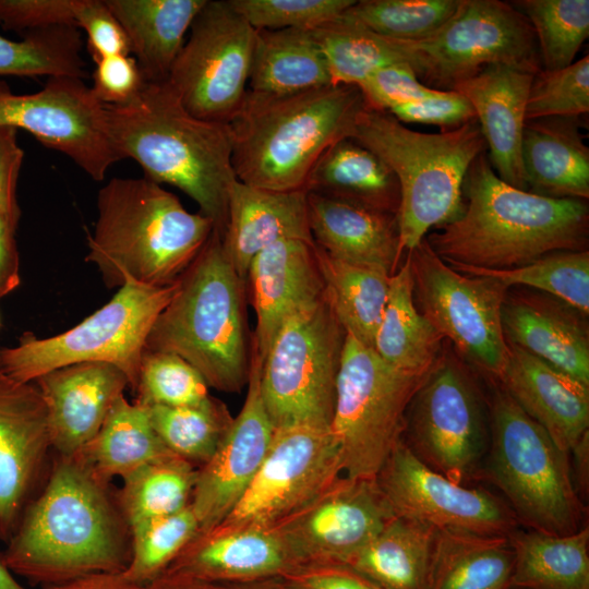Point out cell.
Returning a JSON list of instances; mask_svg holds the SVG:
<instances>
[{
  "label": "cell",
  "instance_id": "cell-13",
  "mask_svg": "<svg viewBox=\"0 0 589 589\" xmlns=\"http://www.w3.org/2000/svg\"><path fill=\"white\" fill-rule=\"evenodd\" d=\"M406 47L419 80L440 91H452L491 64L532 74L542 70L531 24L513 4L500 0H460L435 34L406 41Z\"/></svg>",
  "mask_w": 589,
  "mask_h": 589
},
{
  "label": "cell",
  "instance_id": "cell-21",
  "mask_svg": "<svg viewBox=\"0 0 589 589\" xmlns=\"http://www.w3.org/2000/svg\"><path fill=\"white\" fill-rule=\"evenodd\" d=\"M50 447L47 410L37 385L0 372V540L5 543L31 501Z\"/></svg>",
  "mask_w": 589,
  "mask_h": 589
},
{
  "label": "cell",
  "instance_id": "cell-63",
  "mask_svg": "<svg viewBox=\"0 0 589 589\" xmlns=\"http://www.w3.org/2000/svg\"><path fill=\"white\" fill-rule=\"evenodd\" d=\"M0 589H26L13 576L0 552Z\"/></svg>",
  "mask_w": 589,
  "mask_h": 589
},
{
  "label": "cell",
  "instance_id": "cell-52",
  "mask_svg": "<svg viewBox=\"0 0 589 589\" xmlns=\"http://www.w3.org/2000/svg\"><path fill=\"white\" fill-rule=\"evenodd\" d=\"M75 26L86 35V47L94 62L130 55L128 37L105 0H76Z\"/></svg>",
  "mask_w": 589,
  "mask_h": 589
},
{
  "label": "cell",
  "instance_id": "cell-50",
  "mask_svg": "<svg viewBox=\"0 0 589 589\" xmlns=\"http://www.w3.org/2000/svg\"><path fill=\"white\" fill-rule=\"evenodd\" d=\"M256 31L313 29L339 17L354 0H229Z\"/></svg>",
  "mask_w": 589,
  "mask_h": 589
},
{
  "label": "cell",
  "instance_id": "cell-14",
  "mask_svg": "<svg viewBox=\"0 0 589 589\" xmlns=\"http://www.w3.org/2000/svg\"><path fill=\"white\" fill-rule=\"evenodd\" d=\"M407 255L420 313L452 341L461 359L497 380L508 353L502 326L508 288L492 277L454 269L425 238Z\"/></svg>",
  "mask_w": 589,
  "mask_h": 589
},
{
  "label": "cell",
  "instance_id": "cell-1",
  "mask_svg": "<svg viewBox=\"0 0 589 589\" xmlns=\"http://www.w3.org/2000/svg\"><path fill=\"white\" fill-rule=\"evenodd\" d=\"M462 211L426 235L446 263L508 269L560 251L587 250L589 209L584 200L555 199L503 181L482 153L462 183Z\"/></svg>",
  "mask_w": 589,
  "mask_h": 589
},
{
  "label": "cell",
  "instance_id": "cell-12",
  "mask_svg": "<svg viewBox=\"0 0 589 589\" xmlns=\"http://www.w3.org/2000/svg\"><path fill=\"white\" fill-rule=\"evenodd\" d=\"M402 441L457 484L478 481L490 446V412L462 359L442 351L406 413Z\"/></svg>",
  "mask_w": 589,
  "mask_h": 589
},
{
  "label": "cell",
  "instance_id": "cell-58",
  "mask_svg": "<svg viewBox=\"0 0 589 589\" xmlns=\"http://www.w3.org/2000/svg\"><path fill=\"white\" fill-rule=\"evenodd\" d=\"M19 224L0 214V300L21 284L15 231Z\"/></svg>",
  "mask_w": 589,
  "mask_h": 589
},
{
  "label": "cell",
  "instance_id": "cell-31",
  "mask_svg": "<svg viewBox=\"0 0 589 589\" xmlns=\"http://www.w3.org/2000/svg\"><path fill=\"white\" fill-rule=\"evenodd\" d=\"M122 26L145 83H163L206 0H105Z\"/></svg>",
  "mask_w": 589,
  "mask_h": 589
},
{
  "label": "cell",
  "instance_id": "cell-47",
  "mask_svg": "<svg viewBox=\"0 0 589 589\" xmlns=\"http://www.w3.org/2000/svg\"><path fill=\"white\" fill-rule=\"evenodd\" d=\"M129 531L130 558L121 574L131 582L145 586L167 569L200 531V525L191 505H188L172 515L145 521Z\"/></svg>",
  "mask_w": 589,
  "mask_h": 589
},
{
  "label": "cell",
  "instance_id": "cell-37",
  "mask_svg": "<svg viewBox=\"0 0 589 589\" xmlns=\"http://www.w3.org/2000/svg\"><path fill=\"white\" fill-rule=\"evenodd\" d=\"M510 589H589V527L569 534L519 528L508 536Z\"/></svg>",
  "mask_w": 589,
  "mask_h": 589
},
{
  "label": "cell",
  "instance_id": "cell-59",
  "mask_svg": "<svg viewBox=\"0 0 589 589\" xmlns=\"http://www.w3.org/2000/svg\"><path fill=\"white\" fill-rule=\"evenodd\" d=\"M41 589H144V586L131 582L121 573H97Z\"/></svg>",
  "mask_w": 589,
  "mask_h": 589
},
{
  "label": "cell",
  "instance_id": "cell-23",
  "mask_svg": "<svg viewBox=\"0 0 589 589\" xmlns=\"http://www.w3.org/2000/svg\"><path fill=\"white\" fill-rule=\"evenodd\" d=\"M298 564L273 527L219 524L199 531L165 572L240 584L281 577Z\"/></svg>",
  "mask_w": 589,
  "mask_h": 589
},
{
  "label": "cell",
  "instance_id": "cell-30",
  "mask_svg": "<svg viewBox=\"0 0 589 589\" xmlns=\"http://www.w3.org/2000/svg\"><path fill=\"white\" fill-rule=\"evenodd\" d=\"M580 117L526 120L521 164L527 191L555 199L588 200L589 148Z\"/></svg>",
  "mask_w": 589,
  "mask_h": 589
},
{
  "label": "cell",
  "instance_id": "cell-38",
  "mask_svg": "<svg viewBox=\"0 0 589 589\" xmlns=\"http://www.w3.org/2000/svg\"><path fill=\"white\" fill-rule=\"evenodd\" d=\"M436 529L394 516L345 563L382 589H425Z\"/></svg>",
  "mask_w": 589,
  "mask_h": 589
},
{
  "label": "cell",
  "instance_id": "cell-61",
  "mask_svg": "<svg viewBox=\"0 0 589 589\" xmlns=\"http://www.w3.org/2000/svg\"><path fill=\"white\" fill-rule=\"evenodd\" d=\"M570 454L574 456V468L572 469L573 480L582 500L588 495L589 432L574 446Z\"/></svg>",
  "mask_w": 589,
  "mask_h": 589
},
{
  "label": "cell",
  "instance_id": "cell-25",
  "mask_svg": "<svg viewBox=\"0 0 589 589\" xmlns=\"http://www.w3.org/2000/svg\"><path fill=\"white\" fill-rule=\"evenodd\" d=\"M507 345L506 363L495 381L545 430L558 449L569 455L589 432V386L526 350Z\"/></svg>",
  "mask_w": 589,
  "mask_h": 589
},
{
  "label": "cell",
  "instance_id": "cell-5",
  "mask_svg": "<svg viewBox=\"0 0 589 589\" xmlns=\"http://www.w3.org/2000/svg\"><path fill=\"white\" fill-rule=\"evenodd\" d=\"M364 108L356 85L292 95L247 89L229 122L237 179L272 191L304 189L317 159L335 142L350 137Z\"/></svg>",
  "mask_w": 589,
  "mask_h": 589
},
{
  "label": "cell",
  "instance_id": "cell-10",
  "mask_svg": "<svg viewBox=\"0 0 589 589\" xmlns=\"http://www.w3.org/2000/svg\"><path fill=\"white\" fill-rule=\"evenodd\" d=\"M346 330L325 296L291 315L261 366V396L275 429L330 428Z\"/></svg>",
  "mask_w": 589,
  "mask_h": 589
},
{
  "label": "cell",
  "instance_id": "cell-4",
  "mask_svg": "<svg viewBox=\"0 0 589 589\" xmlns=\"http://www.w3.org/2000/svg\"><path fill=\"white\" fill-rule=\"evenodd\" d=\"M215 230L160 184L112 178L98 192L97 219L86 262L108 288L134 283L165 287L178 281Z\"/></svg>",
  "mask_w": 589,
  "mask_h": 589
},
{
  "label": "cell",
  "instance_id": "cell-33",
  "mask_svg": "<svg viewBox=\"0 0 589 589\" xmlns=\"http://www.w3.org/2000/svg\"><path fill=\"white\" fill-rule=\"evenodd\" d=\"M169 455L172 453L153 429L147 408L122 395L96 435L72 458L108 488L115 477L123 479L140 467Z\"/></svg>",
  "mask_w": 589,
  "mask_h": 589
},
{
  "label": "cell",
  "instance_id": "cell-36",
  "mask_svg": "<svg viewBox=\"0 0 589 589\" xmlns=\"http://www.w3.org/2000/svg\"><path fill=\"white\" fill-rule=\"evenodd\" d=\"M443 336L420 313L413 299L408 255L390 276L384 312L373 350L389 365L412 373L432 369L443 348Z\"/></svg>",
  "mask_w": 589,
  "mask_h": 589
},
{
  "label": "cell",
  "instance_id": "cell-44",
  "mask_svg": "<svg viewBox=\"0 0 589 589\" xmlns=\"http://www.w3.org/2000/svg\"><path fill=\"white\" fill-rule=\"evenodd\" d=\"M83 40L75 26H56L12 40L0 35V75L85 79Z\"/></svg>",
  "mask_w": 589,
  "mask_h": 589
},
{
  "label": "cell",
  "instance_id": "cell-57",
  "mask_svg": "<svg viewBox=\"0 0 589 589\" xmlns=\"http://www.w3.org/2000/svg\"><path fill=\"white\" fill-rule=\"evenodd\" d=\"M23 158L17 129L0 125V214L16 224L22 214L16 200V184Z\"/></svg>",
  "mask_w": 589,
  "mask_h": 589
},
{
  "label": "cell",
  "instance_id": "cell-7",
  "mask_svg": "<svg viewBox=\"0 0 589 589\" xmlns=\"http://www.w3.org/2000/svg\"><path fill=\"white\" fill-rule=\"evenodd\" d=\"M350 139L376 154L395 175L400 193L397 223L402 252L411 251L431 229L462 211V183L486 144L477 119L458 128L423 133L385 111L364 108Z\"/></svg>",
  "mask_w": 589,
  "mask_h": 589
},
{
  "label": "cell",
  "instance_id": "cell-20",
  "mask_svg": "<svg viewBox=\"0 0 589 589\" xmlns=\"http://www.w3.org/2000/svg\"><path fill=\"white\" fill-rule=\"evenodd\" d=\"M262 359L251 344L248 390L239 413L213 456L197 468L190 505L200 531L220 524L238 504L263 464L275 428L260 388Z\"/></svg>",
  "mask_w": 589,
  "mask_h": 589
},
{
  "label": "cell",
  "instance_id": "cell-32",
  "mask_svg": "<svg viewBox=\"0 0 589 589\" xmlns=\"http://www.w3.org/2000/svg\"><path fill=\"white\" fill-rule=\"evenodd\" d=\"M304 190L397 215L398 181L372 151L346 137L330 145L311 169Z\"/></svg>",
  "mask_w": 589,
  "mask_h": 589
},
{
  "label": "cell",
  "instance_id": "cell-28",
  "mask_svg": "<svg viewBox=\"0 0 589 589\" xmlns=\"http://www.w3.org/2000/svg\"><path fill=\"white\" fill-rule=\"evenodd\" d=\"M306 194L304 189L272 191L239 180L231 184L220 239L226 257L244 284L253 257L267 247L284 239L314 243Z\"/></svg>",
  "mask_w": 589,
  "mask_h": 589
},
{
  "label": "cell",
  "instance_id": "cell-51",
  "mask_svg": "<svg viewBox=\"0 0 589 589\" xmlns=\"http://www.w3.org/2000/svg\"><path fill=\"white\" fill-rule=\"evenodd\" d=\"M358 88L366 108L385 112L440 91L423 84L408 64L382 68L361 82Z\"/></svg>",
  "mask_w": 589,
  "mask_h": 589
},
{
  "label": "cell",
  "instance_id": "cell-34",
  "mask_svg": "<svg viewBox=\"0 0 589 589\" xmlns=\"http://www.w3.org/2000/svg\"><path fill=\"white\" fill-rule=\"evenodd\" d=\"M508 537L436 530L425 589H510Z\"/></svg>",
  "mask_w": 589,
  "mask_h": 589
},
{
  "label": "cell",
  "instance_id": "cell-41",
  "mask_svg": "<svg viewBox=\"0 0 589 589\" xmlns=\"http://www.w3.org/2000/svg\"><path fill=\"white\" fill-rule=\"evenodd\" d=\"M196 471L197 467L172 454L124 477L118 507L129 530L190 505Z\"/></svg>",
  "mask_w": 589,
  "mask_h": 589
},
{
  "label": "cell",
  "instance_id": "cell-60",
  "mask_svg": "<svg viewBox=\"0 0 589 589\" xmlns=\"http://www.w3.org/2000/svg\"><path fill=\"white\" fill-rule=\"evenodd\" d=\"M144 589H225L221 584L206 581L191 576L164 572L144 586Z\"/></svg>",
  "mask_w": 589,
  "mask_h": 589
},
{
  "label": "cell",
  "instance_id": "cell-49",
  "mask_svg": "<svg viewBox=\"0 0 589 589\" xmlns=\"http://www.w3.org/2000/svg\"><path fill=\"white\" fill-rule=\"evenodd\" d=\"M589 111V57L533 75L526 105V120L581 117Z\"/></svg>",
  "mask_w": 589,
  "mask_h": 589
},
{
  "label": "cell",
  "instance_id": "cell-3",
  "mask_svg": "<svg viewBox=\"0 0 589 589\" xmlns=\"http://www.w3.org/2000/svg\"><path fill=\"white\" fill-rule=\"evenodd\" d=\"M105 121L122 159L135 160L151 181L181 190L223 235L228 192L238 180L229 123L194 117L167 82L146 83L128 105H105Z\"/></svg>",
  "mask_w": 589,
  "mask_h": 589
},
{
  "label": "cell",
  "instance_id": "cell-8",
  "mask_svg": "<svg viewBox=\"0 0 589 589\" xmlns=\"http://www.w3.org/2000/svg\"><path fill=\"white\" fill-rule=\"evenodd\" d=\"M489 402L490 446L479 480L496 486L519 525L549 534L585 527L569 455L498 384Z\"/></svg>",
  "mask_w": 589,
  "mask_h": 589
},
{
  "label": "cell",
  "instance_id": "cell-48",
  "mask_svg": "<svg viewBox=\"0 0 589 589\" xmlns=\"http://www.w3.org/2000/svg\"><path fill=\"white\" fill-rule=\"evenodd\" d=\"M202 374L178 354L144 350L134 401L143 406L199 405L211 395Z\"/></svg>",
  "mask_w": 589,
  "mask_h": 589
},
{
  "label": "cell",
  "instance_id": "cell-11",
  "mask_svg": "<svg viewBox=\"0 0 589 589\" xmlns=\"http://www.w3.org/2000/svg\"><path fill=\"white\" fill-rule=\"evenodd\" d=\"M429 372L398 370L346 334L329 428L345 476L376 478L402 438L408 407Z\"/></svg>",
  "mask_w": 589,
  "mask_h": 589
},
{
  "label": "cell",
  "instance_id": "cell-16",
  "mask_svg": "<svg viewBox=\"0 0 589 589\" xmlns=\"http://www.w3.org/2000/svg\"><path fill=\"white\" fill-rule=\"evenodd\" d=\"M0 125L29 132L95 181L122 160L107 133L105 105L83 79L48 77L40 91L22 95L0 81Z\"/></svg>",
  "mask_w": 589,
  "mask_h": 589
},
{
  "label": "cell",
  "instance_id": "cell-29",
  "mask_svg": "<svg viewBox=\"0 0 589 589\" xmlns=\"http://www.w3.org/2000/svg\"><path fill=\"white\" fill-rule=\"evenodd\" d=\"M306 199L315 245L350 264L396 272L404 253L396 214L315 193Z\"/></svg>",
  "mask_w": 589,
  "mask_h": 589
},
{
  "label": "cell",
  "instance_id": "cell-62",
  "mask_svg": "<svg viewBox=\"0 0 589 589\" xmlns=\"http://www.w3.org/2000/svg\"><path fill=\"white\" fill-rule=\"evenodd\" d=\"M225 589H296L280 577L240 584H221Z\"/></svg>",
  "mask_w": 589,
  "mask_h": 589
},
{
  "label": "cell",
  "instance_id": "cell-35",
  "mask_svg": "<svg viewBox=\"0 0 589 589\" xmlns=\"http://www.w3.org/2000/svg\"><path fill=\"white\" fill-rule=\"evenodd\" d=\"M249 91L292 95L333 85L323 50L311 29L256 31Z\"/></svg>",
  "mask_w": 589,
  "mask_h": 589
},
{
  "label": "cell",
  "instance_id": "cell-54",
  "mask_svg": "<svg viewBox=\"0 0 589 589\" xmlns=\"http://www.w3.org/2000/svg\"><path fill=\"white\" fill-rule=\"evenodd\" d=\"M388 113L401 123L434 124L441 131L458 128L476 119L471 104L454 91H438L432 96L395 106Z\"/></svg>",
  "mask_w": 589,
  "mask_h": 589
},
{
  "label": "cell",
  "instance_id": "cell-53",
  "mask_svg": "<svg viewBox=\"0 0 589 589\" xmlns=\"http://www.w3.org/2000/svg\"><path fill=\"white\" fill-rule=\"evenodd\" d=\"M75 4L76 0H0V27L27 34L75 26Z\"/></svg>",
  "mask_w": 589,
  "mask_h": 589
},
{
  "label": "cell",
  "instance_id": "cell-42",
  "mask_svg": "<svg viewBox=\"0 0 589 589\" xmlns=\"http://www.w3.org/2000/svg\"><path fill=\"white\" fill-rule=\"evenodd\" d=\"M473 276H489L509 289L525 286L552 296L579 312L589 313V251H560L508 269H486L447 263Z\"/></svg>",
  "mask_w": 589,
  "mask_h": 589
},
{
  "label": "cell",
  "instance_id": "cell-45",
  "mask_svg": "<svg viewBox=\"0 0 589 589\" xmlns=\"http://www.w3.org/2000/svg\"><path fill=\"white\" fill-rule=\"evenodd\" d=\"M512 4L529 21L542 70L570 65L589 36L588 0H520Z\"/></svg>",
  "mask_w": 589,
  "mask_h": 589
},
{
  "label": "cell",
  "instance_id": "cell-46",
  "mask_svg": "<svg viewBox=\"0 0 589 589\" xmlns=\"http://www.w3.org/2000/svg\"><path fill=\"white\" fill-rule=\"evenodd\" d=\"M460 0H361L341 16L380 35L420 41L435 34L456 12Z\"/></svg>",
  "mask_w": 589,
  "mask_h": 589
},
{
  "label": "cell",
  "instance_id": "cell-40",
  "mask_svg": "<svg viewBox=\"0 0 589 589\" xmlns=\"http://www.w3.org/2000/svg\"><path fill=\"white\" fill-rule=\"evenodd\" d=\"M311 33L326 58L333 85L358 86L382 68L410 62L404 40L380 35L341 15Z\"/></svg>",
  "mask_w": 589,
  "mask_h": 589
},
{
  "label": "cell",
  "instance_id": "cell-6",
  "mask_svg": "<svg viewBox=\"0 0 589 589\" xmlns=\"http://www.w3.org/2000/svg\"><path fill=\"white\" fill-rule=\"evenodd\" d=\"M245 289L214 230L178 279L173 297L148 334L145 350L178 354L209 387L239 393L248 384L251 366Z\"/></svg>",
  "mask_w": 589,
  "mask_h": 589
},
{
  "label": "cell",
  "instance_id": "cell-15",
  "mask_svg": "<svg viewBox=\"0 0 589 589\" xmlns=\"http://www.w3.org/2000/svg\"><path fill=\"white\" fill-rule=\"evenodd\" d=\"M189 31L166 82L194 117L229 123L248 89L256 29L229 0H206Z\"/></svg>",
  "mask_w": 589,
  "mask_h": 589
},
{
  "label": "cell",
  "instance_id": "cell-18",
  "mask_svg": "<svg viewBox=\"0 0 589 589\" xmlns=\"http://www.w3.org/2000/svg\"><path fill=\"white\" fill-rule=\"evenodd\" d=\"M341 474L339 446L329 428L275 429L263 464L220 524L272 527Z\"/></svg>",
  "mask_w": 589,
  "mask_h": 589
},
{
  "label": "cell",
  "instance_id": "cell-56",
  "mask_svg": "<svg viewBox=\"0 0 589 589\" xmlns=\"http://www.w3.org/2000/svg\"><path fill=\"white\" fill-rule=\"evenodd\" d=\"M280 578L296 589H382L349 564L336 560L305 561Z\"/></svg>",
  "mask_w": 589,
  "mask_h": 589
},
{
  "label": "cell",
  "instance_id": "cell-19",
  "mask_svg": "<svg viewBox=\"0 0 589 589\" xmlns=\"http://www.w3.org/2000/svg\"><path fill=\"white\" fill-rule=\"evenodd\" d=\"M394 516L376 479L341 474L272 527L299 564L346 562Z\"/></svg>",
  "mask_w": 589,
  "mask_h": 589
},
{
  "label": "cell",
  "instance_id": "cell-2",
  "mask_svg": "<svg viewBox=\"0 0 589 589\" xmlns=\"http://www.w3.org/2000/svg\"><path fill=\"white\" fill-rule=\"evenodd\" d=\"M127 530L107 486L74 458L58 456L2 554L13 574L44 586L122 573L130 558Z\"/></svg>",
  "mask_w": 589,
  "mask_h": 589
},
{
  "label": "cell",
  "instance_id": "cell-39",
  "mask_svg": "<svg viewBox=\"0 0 589 589\" xmlns=\"http://www.w3.org/2000/svg\"><path fill=\"white\" fill-rule=\"evenodd\" d=\"M325 296L346 330L372 348L389 290V274L337 260L314 244Z\"/></svg>",
  "mask_w": 589,
  "mask_h": 589
},
{
  "label": "cell",
  "instance_id": "cell-22",
  "mask_svg": "<svg viewBox=\"0 0 589 589\" xmlns=\"http://www.w3.org/2000/svg\"><path fill=\"white\" fill-rule=\"evenodd\" d=\"M34 383L46 406L51 447L58 456L69 458L96 435L129 387L125 374L105 362L59 368Z\"/></svg>",
  "mask_w": 589,
  "mask_h": 589
},
{
  "label": "cell",
  "instance_id": "cell-26",
  "mask_svg": "<svg viewBox=\"0 0 589 589\" xmlns=\"http://www.w3.org/2000/svg\"><path fill=\"white\" fill-rule=\"evenodd\" d=\"M533 75L508 65L491 64L458 82L452 89L471 104L495 173L521 190H527L521 139Z\"/></svg>",
  "mask_w": 589,
  "mask_h": 589
},
{
  "label": "cell",
  "instance_id": "cell-55",
  "mask_svg": "<svg viewBox=\"0 0 589 589\" xmlns=\"http://www.w3.org/2000/svg\"><path fill=\"white\" fill-rule=\"evenodd\" d=\"M92 89L107 106H124L133 101L145 86L136 60L130 55H116L95 62Z\"/></svg>",
  "mask_w": 589,
  "mask_h": 589
},
{
  "label": "cell",
  "instance_id": "cell-9",
  "mask_svg": "<svg viewBox=\"0 0 589 589\" xmlns=\"http://www.w3.org/2000/svg\"><path fill=\"white\" fill-rule=\"evenodd\" d=\"M177 286L178 281L165 287L127 283L74 327L46 338L27 332L15 346L0 348V372L29 383L67 365L105 362L119 368L134 392L148 334Z\"/></svg>",
  "mask_w": 589,
  "mask_h": 589
},
{
  "label": "cell",
  "instance_id": "cell-17",
  "mask_svg": "<svg viewBox=\"0 0 589 589\" xmlns=\"http://www.w3.org/2000/svg\"><path fill=\"white\" fill-rule=\"evenodd\" d=\"M376 482L394 514L436 530L508 537L519 522L502 496L453 482L424 465L402 438Z\"/></svg>",
  "mask_w": 589,
  "mask_h": 589
},
{
  "label": "cell",
  "instance_id": "cell-27",
  "mask_svg": "<svg viewBox=\"0 0 589 589\" xmlns=\"http://www.w3.org/2000/svg\"><path fill=\"white\" fill-rule=\"evenodd\" d=\"M584 313L539 292L507 293L502 326L508 344L589 386V330Z\"/></svg>",
  "mask_w": 589,
  "mask_h": 589
},
{
  "label": "cell",
  "instance_id": "cell-43",
  "mask_svg": "<svg viewBox=\"0 0 589 589\" xmlns=\"http://www.w3.org/2000/svg\"><path fill=\"white\" fill-rule=\"evenodd\" d=\"M145 407L167 449L195 467L213 456L233 419L226 405L212 396L193 406Z\"/></svg>",
  "mask_w": 589,
  "mask_h": 589
},
{
  "label": "cell",
  "instance_id": "cell-24",
  "mask_svg": "<svg viewBox=\"0 0 589 589\" xmlns=\"http://www.w3.org/2000/svg\"><path fill=\"white\" fill-rule=\"evenodd\" d=\"M256 326L251 338L262 361L286 318L324 296L314 243L284 239L257 253L247 284Z\"/></svg>",
  "mask_w": 589,
  "mask_h": 589
}]
</instances>
